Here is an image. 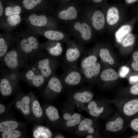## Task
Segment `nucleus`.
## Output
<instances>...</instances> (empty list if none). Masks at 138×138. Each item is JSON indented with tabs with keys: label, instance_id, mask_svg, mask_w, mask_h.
Returning a JSON list of instances; mask_svg holds the SVG:
<instances>
[{
	"label": "nucleus",
	"instance_id": "1",
	"mask_svg": "<svg viewBox=\"0 0 138 138\" xmlns=\"http://www.w3.org/2000/svg\"><path fill=\"white\" fill-rule=\"evenodd\" d=\"M32 64L47 81L55 73V72L60 64L61 61L49 55L41 50L32 59Z\"/></svg>",
	"mask_w": 138,
	"mask_h": 138
},
{
	"label": "nucleus",
	"instance_id": "2",
	"mask_svg": "<svg viewBox=\"0 0 138 138\" xmlns=\"http://www.w3.org/2000/svg\"><path fill=\"white\" fill-rule=\"evenodd\" d=\"M0 61L1 68L11 71H19L29 65V60L18 48L8 51Z\"/></svg>",
	"mask_w": 138,
	"mask_h": 138
},
{
	"label": "nucleus",
	"instance_id": "3",
	"mask_svg": "<svg viewBox=\"0 0 138 138\" xmlns=\"http://www.w3.org/2000/svg\"><path fill=\"white\" fill-rule=\"evenodd\" d=\"M20 72V78L29 86L40 89L46 81V78L33 67L29 65Z\"/></svg>",
	"mask_w": 138,
	"mask_h": 138
},
{
	"label": "nucleus",
	"instance_id": "4",
	"mask_svg": "<svg viewBox=\"0 0 138 138\" xmlns=\"http://www.w3.org/2000/svg\"><path fill=\"white\" fill-rule=\"evenodd\" d=\"M17 48L29 61L41 50V47L36 38L34 36L23 37L18 41Z\"/></svg>",
	"mask_w": 138,
	"mask_h": 138
},
{
	"label": "nucleus",
	"instance_id": "5",
	"mask_svg": "<svg viewBox=\"0 0 138 138\" xmlns=\"http://www.w3.org/2000/svg\"><path fill=\"white\" fill-rule=\"evenodd\" d=\"M83 52V50L76 46L68 48L63 61L60 62L64 71L70 69H78L77 61Z\"/></svg>",
	"mask_w": 138,
	"mask_h": 138
},
{
	"label": "nucleus",
	"instance_id": "6",
	"mask_svg": "<svg viewBox=\"0 0 138 138\" xmlns=\"http://www.w3.org/2000/svg\"><path fill=\"white\" fill-rule=\"evenodd\" d=\"M16 93V98L14 103L15 108L26 118H32L31 110V92L25 94L20 91L19 89Z\"/></svg>",
	"mask_w": 138,
	"mask_h": 138
},
{
	"label": "nucleus",
	"instance_id": "7",
	"mask_svg": "<svg viewBox=\"0 0 138 138\" xmlns=\"http://www.w3.org/2000/svg\"><path fill=\"white\" fill-rule=\"evenodd\" d=\"M0 92L1 95L8 97L11 95L19 89V83L13 80L8 75L6 70L1 68Z\"/></svg>",
	"mask_w": 138,
	"mask_h": 138
},
{
	"label": "nucleus",
	"instance_id": "8",
	"mask_svg": "<svg viewBox=\"0 0 138 138\" xmlns=\"http://www.w3.org/2000/svg\"><path fill=\"white\" fill-rule=\"evenodd\" d=\"M83 76L78 69H70L64 71L60 77L66 85L73 86L80 83L84 78Z\"/></svg>",
	"mask_w": 138,
	"mask_h": 138
},
{
	"label": "nucleus",
	"instance_id": "9",
	"mask_svg": "<svg viewBox=\"0 0 138 138\" xmlns=\"http://www.w3.org/2000/svg\"><path fill=\"white\" fill-rule=\"evenodd\" d=\"M47 85L43 91L45 94L51 93L59 94L62 90V80L60 77L55 73L53 74L47 80Z\"/></svg>",
	"mask_w": 138,
	"mask_h": 138
},
{
	"label": "nucleus",
	"instance_id": "10",
	"mask_svg": "<svg viewBox=\"0 0 138 138\" xmlns=\"http://www.w3.org/2000/svg\"><path fill=\"white\" fill-rule=\"evenodd\" d=\"M47 44L41 47V49H44L45 50H41L49 55L61 61L63 52L61 43L57 42L54 45Z\"/></svg>",
	"mask_w": 138,
	"mask_h": 138
},
{
	"label": "nucleus",
	"instance_id": "11",
	"mask_svg": "<svg viewBox=\"0 0 138 138\" xmlns=\"http://www.w3.org/2000/svg\"><path fill=\"white\" fill-rule=\"evenodd\" d=\"M31 110L32 119L40 121L42 117L43 112L42 108L38 100L32 92H31Z\"/></svg>",
	"mask_w": 138,
	"mask_h": 138
},
{
	"label": "nucleus",
	"instance_id": "12",
	"mask_svg": "<svg viewBox=\"0 0 138 138\" xmlns=\"http://www.w3.org/2000/svg\"><path fill=\"white\" fill-rule=\"evenodd\" d=\"M24 124L13 119L3 120L0 122V132L2 133L15 130H18L23 126Z\"/></svg>",
	"mask_w": 138,
	"mask_h": 138
},
{
	"label": "nucleus",
	"instance_id": "13",
	"mask_svg": "<svg viewBox=\"0 0 138 138\" xmlns=\"http://www.w3.org/2000/svg\"><path fill=\"white\" fill-rule=\"evenodd\" d=\"M74 26L76 30L80 32L83 40L87 41L90 39L92 36L91 29L87 24L85 23L81 24L79 22H77Z\"/></svg>",
	"mask_w": 138,
	"mask_h": 138
},
{
	"label": "nucleus",
	"instance_id": "14",
	"mask_svg": "<svg viewBox=\"0 0 138 138\" xmlns=\"http://www.w3.org/2000/svg\"><path fill=\"white\" fill-rule=\"evenodd\" d=\"M124 113L126 115L131 116L138 113V98L131 100L124 105L123 109Z\"/></svg>",
	"mask_w": 138,
	"mask_h": 138
},
{
	"label": "nucleus",
	"instance_id": "15",
	"mask_svg": "<svg viewBox=\"0 0 138 138\" xmlns=\"http://www.w3.org/2000/svg\"><path fill=\"white\" fill-rule=\"evenodd\" d=\"M92 24L96 29L99 30L102 29L105 24V19L103 13L100 11H96L93 14L92 18Z\"/></svg>",
	"mask_w": 138,
	"mask_h": 138
},
{
	"label": "nucleus",
	"instance_id": "16",
	"mask_svg": "<svg viewBox=\"0 0 138 138\" xmlns=\"http://www.w3.org/2000/svg\"><path fill=\"white\" fill-rule=\"evenodd\" d=\"M101 66L97 62L95 63L91 66L84 70L82 74L85 78L90 79L95 77H97L100 73Z\"/></svg>",
	"mask_w": 138,
	"mask_h": 138
},
{
	"label": "nucleus",
	"instance_id": "17",
	"mask_svg": "<svg viewBox=\"0 0 138 138\" xmlns=\"http://www.w3.org/2000/svg\"><path fill=\"white\" fill-rule=\"evenodd\" d=\"M97 57L94 55H91L87 56H84L81 61L78 70L82 73L85 69L91 66L97 62Z\"/></svg>",
	"mask_w": 138,
	"mask_h": 138
},
{
	"label": "nucleus",
	"instance_id": "18",
	"mask_svg": "<svg viewBox=\"0 0 138 138\" xmlns=\"http://www.w3.org/2000/svg\"><path fill=\"white\" fill-rule=\"evenodd\" d=\"M52 133L48 128L43 126H37L33 132L34 138H49L52 136Z\"/></svg>",
	"mask_w": 138,
	"mask_h": 138
},
{
	"label": "nucleus",
	"instance_id": "19",
	"mask_svg": "<svg viewBox=\"0 0 138 138\" xmlns=\"http://www.w3.org/2000/svg\"><path fill=\"white\" fill-rule=\"evenodd\" d=\"M119 10L115 7L110 8L108 10L107 16V20L108 24L111 25L116 24L119 21Z\"/></svg>",
	"mask_w": 138,
	"mask_h": 138
},
{
	"label": "nucleus",
	"instance_id": "20",
	"mask_svg": "<svg viewBox=\"0 0 138 138\" xmlns=\"http://www.w3.org/2000/svg\"><path fill=\"white\" fill-rule=\"evenodd\" d=\"M73 98L76 100L82 103H86L90 102L92 99L93 95L88 91H77L73 95Z\"/></svg>",
	"mask_w": 138,
	"mask_h": 138
},
{
	"label": "nucleus",
	"instance_id": "21",
	"mask_svg": "<svg viewBox=\"0 0 138 138\" xmlns=\"http://www.w3.org/2000/svg\"><path fill=\"white\" fill-rule=\"evenodd\" d=\"M124 122L123 118H118L113 121L108 122L106 125V129L107 131L112 132L118 131L122 128Z\"/></svg>",
	"mask_w": 138,
	"mask_h": 138
},
{
	"label": "nucleus",
	"instance_id": "22",
	"mask_svg": "<svg viewBox=\"0 0 138 138\" xmlns=\"http://www.w3.org/2000/svg\"><path fill=\"white\" fill-rule=\"evenodd\" d=\"M77 12L75 8L73 6H71L66 10L60 12L58 14L59 18L62 20H71L76 18Z\"/></svg>",
	"mask_w": 138,
	"mask_h": 138
},
{
	"label": "nucleus",
	"instance_id": "23",
	"mask_svg": "<svg viewBox=\"0 0 138 138\" xmlns=\"http://www.w3.org/2000/svg\"><path fill=\"white\" fill-rule=\"evenodd\" d=\"M118 77V74L112 68L104 70L102 72L100 76L101 80L104 81L114 80L117 79Z\"/></svg>",
	"mask_w": 138,
	"mask_h": 138
},
{
	"label": "nucleus",
	"instance_id": "24",
	"mask_svg": "<svg viewBox=\"0 0 138 138\" xmlns=\"http://www.w3.org/2000/svg\"><path fill=\"white\" fill-rule=\"evenodd\" d=\"M29 19L32 25L39 27L44 26L47 21L45 16L43 15L37 16L34 14L31 15L29 17Z\"/></svg>",
	"mask_w": 138,
	"mask_h": 138
},
{
	"label": "nucleus",
	"instance_id": "25",
	"mask_svg": "<svg viewBox=\"0 0 138 138\" xmlns=\"http://www.w3.org/2000/svg\"><path fill=\"white\" fill-rule=\"evenodd\" d=\"M131 29V27L129 25H125L121 26L115 33L117 41L119 43H121L124 38L130 33Z\"/></svg>",
	"mask_w": 138,
	"mask_h": 138
},
{
	"label": "nucleus",
	"instance_id": "26",
	"mask_svg": "<svg viewBox=\"0 0 138 138\" xmlns=\"http://www.w3.org/2000/svg\"><path fill=\"white\" fill-rule=\"evenodd\" d=\"M45 113L48 118L51 121H55L60 118L58 110L54 106H50L48 107L45 109Z\"/></svg>",
	"mask_w": 138,
	"mask_h": 138
},
{
	"label": "nucleus",
	"instance_id": "27",
	"mask_svg": "<svg viewBox=\"0 0 138 138\" xmlns=\"http://www.w3.org/2000/svg\"><path fill=\"white\" fill-rule=\"evenodd\" d=\"M44 36L52 41H59L63 39L64 36L61 32L52 30H48L44 33Z\"/></svg>",
	"mask_w": 138,
	"mask_h": 138
},
{
	"label": "nucleus",
	"instance_id": "28",
	"mask_svg": "<svg viewBox=\"0 0 138 138\" xmlns=\"http://www.w3.org/2000/svg\"><path fill=\"white\" fill-rule=\"evenodd\" d=\"M87 107L89 110L90 114L95 117L99 116L104 110L103 107H97L96 102L94 101H92L90 102L88 105Z\"/></svg>",
	"mask_w": 138,
	"mask_h": 138
},
{
	"label": "nucleus",
	"instance_id": "29",
	"mask_svg": "<svg viewBox=\"0 0 138 138\" xmlns=\"http://www.w3.org/2000/svg\"><path fill=\"white\" fill-rule=\"evenodd\" d=\"M99 55L103 62L107 63L111 65L114 63V60L111 56L109 51L107 49H101L99 51Z\"/></svg>",
	"mask_w": 138,
	"mask_h": 138
},
{
	"label": "nucleus",
	"instance_id": "30",
	"mask_svg": "<svg viewBox=\"0 0 138 138\" xmlns=\"http://www.w3.org/2000/svg\"><path fill=\"white\" fill-rule=\"evenodd\" d=\"M24 133L18 130L5 132L1 133V137L2 138H18L22 137Z\"/></svg>",
	"mask_w": 138,
	"mask_h": 138
},
{
	"label": "nucleus",
	"instance_id": "31",
	"mask_svg": "<svg viewBox=\"0 0 138 138\" xmlns=\"http://www.w3.org/2000/svg\"><path fill=\"white\" fill-rule=\"evenodd\" d=\"M21 10V8L19 6L16 5L13 7L8 6L5 9V15L9 16L13 15H19Z\"/></svg>",
	"mask_w": 138,
	"mask_h": 138
},
{
	"label": "nucleus",
	"instance_id": "32",
	"mask_svg": "<svg viewBox=\"0 0 138 138\" xmlns=\"http://www.w3.org/2000/svg\"><path fill=\"white\" fill-rule=\"evenodd\" d=\"M93 124L92 120L88 118H86L82 121L79 123L78 129L80 131H88L92 127Z\"/></svg>",
	"mask_w": 138,
	"mask_h": 138
},
{
	"label": "nucleus",
	"instance_id": "33",
	"mask_svg": "<svg viewBox=\"0 0 138 138\" xmlns=\"http://www.w3.org/2000/svg\"><path fill=\"white\" fill-rule=\"evenodd\" d=\"M42 1V0H23L22 4L25 9L31 10L40 4Z\"/></svg>",
	"mask_w": 138,
	"mask_h": 138
},
{
	"label": "nucleus",
	"instance_id": "34",
	"mask_svg": "<svg viewBox=\"0 0 138 138\" xmlns=\"http://www.w3.org/2000/svg\"><path fill=\"white\" fill-rule=\"evenodd\" d=\"M135 37L133 34L129 33L125 37L122 42V45L124 47L132 45L134 43Z\"/></svg>",
	"mask_w": 138,
	"mask_h": 138
},
{
	"label": "nucleus",
	"instance_id": "35",
	"mask_svg": "<svg viewBox=\"0 0 138 138\" xmlns=\"http://www.w3.org/2000/svg\"><path fill=\"white\" fill-rule=\"evenodd\" d=\"M7 20L11 26H14L19 24L21 21V18L19 15H13L8 16Z\"/></svg>",
	"mask_w": 138,
	"mask_h": 138
},
{
	"label": "nucleus",
	"instance_id": "36",
	"mask_svg": "<svg viewBox=\"0 0 138 138\" xmlns=\"http://www.w3.org/2000/svg\"><path fill=\"white\" fill-rule=\"evenodd\" d=\"M133 61L131 64L132 68L138 71V51L134 52L133 55Z\"/></svg>",
	"mask_w": 138,
	"mask_h": 138
},
{
	"label": "nucleus",
	"instance_id": "37",
	"mask_svg": "<svg viewBox=\"0 0 138 138\" xmlns=\"http://www.w3.org/2000/svg\"><path fill=\"white\" fill-rule=\"evenodd\" d=\"M79 117H81V114L76 113H74L72 116L68 113H65L63 115L64 119L66 121L74 119Z\"/></svg>",
	"mask_w": 138,
	"mask_h": 138
},
{
	"label": "nucleus",
	"instance_id": "38",
	"mask_svg": "<svg viewBox=\"0 0 138 138\" xmlns=\"http://www.w3.org/2000/svg\"><path fill=\"white\" fill-rule=\"evenodd\" d=\"M81 117H79L76 118L72 120L67 121L66 123V126L68 127L74 126L80 123Z\"/></svg>",
	"mask_w": 138,
	"mask_h": 138
},
{
	"label": "nucleus",
	"instance_id": "39",
	"mask_svg": "<svg viewBox=\"0 0 138 138\" xmlns=\"http://www.w3.org/2000/svg\"><path fill=\"white\" fill-rule=\"evenodd\" d=\"M130 126L133 130L138 132V117L134 118L131 121Z\"/></svg>",
	"mask_w": 138,
	"mask_h": 138
},
{
	"label": "nucleus",
	"instance_id": "40",
	"mask_svg": "<svg viewBox=\"0 0 138 138\" xmlns=\"http://www.w3.org/2000/svg\"><path fill=\"white\" fill-rule=\"evenodd\" d=\"M129 71V68L125 66L122 67L119 71L120 76L122 78L125 77L128 74Z\"/></svg>",
	"mask_w": 138,
	"mask_h": 138
},
{
	"label": "nucleus",
	"instance_id": "41",
	"mask_svg": "<svg viewBox=\"0 0 138 138\" xmlns=\"http://www.w3.org/2000/svg\"><path fill=\"white\" fill-rule=\"evenodd\" d=\"M130 92L133 95H138V83L131 87Z\"/></svg>",
	"mask_w": 138,
	"mask_h": 138
},
{
	"label": "nucleus",
	"instance_id": "42",
	"mask_svg": "<svg viewBox=\"0 0 138 138\" xmlns=\"http://www.w3.org/2000/svg\"><path fill=\"white\" fill-rule=\"evenodd\" d=\"M129 80L131 84L137 83L138 82V75L131 76L129 78Z\"/></svg>",
	"mask_w": 138,
	"mask_h": 138
},
{
	"label": "nucleus",
	"instance_id": "43",
	"mask_svg": "<svg viewBox=\"0 0 138 138\" xmlns=\"http://www.w3.org/2000/svg\"><path fill=\"white\" fill-rule=\"evenodd\" d=\"M6 106L2 103L0 104V114L2 115L5 113L7 110Z\"/></svg>",
	"mask_w": 138,
	"mask_h": 138
},
{
	"label": "nucleus",
	"instance_id": "44",
	"mask_svg": "<svg viewBox=\"0 0 138 138\" xmlns=\"http://www.w3.org/2000/svg\"><path fill=\"white\" fill-rule=\"evenodd\" d=\"M3 7L1 1H0V16L1 17L2 15L3 12Z\"/></svg>",
	"mask_w": 138,
	"mask_h": 138
},
{
	"label": "nucleus",
	"instance_id": "45",
	"mask_svg": "<svg viewBox=\"0 0 138 138\" xmlns=\"http://www.w3.org/2000/svg\"><path fill=\"white\" fill-rule=\"evenodd\" d=\"M137 0H125V1L127 3L129 4H131L136 2Z\"/></svg>",
	"mask_w": 138,
	"mask_h": 138
},
{
	"label": "nucleus",
	"instance_id": "46",
	"mask_svg": "<svg viewBox=\"0 0 138 138\" xmlns=\"http://www.w3.org/2000/svg\"><path fill=\"white\" fill-rule=\"evenodd\" d=\"M93 1L96 3H99L101 2L102 0H93Z\"/></svg>",
	"mask_w": 138,
	"mask_h": 138
},
{
	"label": "nucleus",
	"instance_id": "47",
	"mask_svg": "<svg viewBox=\"0 0 138 138\" xmlns=\"http://www.w3.org/2000/svg\"><path fill=\"white\" fill-rule=\"evenodd\" d=\"M93 138V136L91 135H88L86 137V138Z\"/></svg>",
	"mask_w": 138,
	"mask_h": 138
},
{
	"label": "nucleus",
	"instance_id": "48",
	"mask_svg": "<svg viewBox=\"0 0 138 138\" xmlns=\"http://www.w3.org/2000/svg\"></svg>",
	"mask_w": 138,
	"mask_h": 138
}]
</instances>
